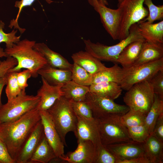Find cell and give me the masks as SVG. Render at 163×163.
<instances>
[{"instance_id": "1", "label": "cell", "mask_w": 163, "mask_h": 163, "mask_svg": "<svg viewBox=\"0 0 163 163\" xmlns=\"http://www.w3.org/2000/svg\"><path fill=\"white\" fill-rule=\"evenodd\" d=\"M41 120L36 107L14 121L0 124V139L14 161L24 142Z\"/></svg>"}, {"instance_id": "2", "label": "cell", "mask_w": 163, "mask_h": 163, "mask_svg": "<svg viewBox=\"0 0 163 163\" xmlns=\"http://www.w3.org/2000/svg\"><path fill=\"white\" fill-rule=\"evenodd\" d=\"M36 41L25 39L14 43L10 48L4 50L7 57L11 56L17 60L16 66L9 69L8 72H18L22 69L29 70L31 76L36 78L38 71L47 64L43 55L33 47Z\"/></svg>"}, {"instance_id": "3", "label": "cell", "mask_w": 163, "mask_h": 163, "mask_svg": "<svg viewBox=\"0 0 163 163\" xmlns=\"http://www.w3.org/2000/svg\"><path fill=\"white\" fill-rule=\"evenodd\" d=\"M145 40L140 34L137 23L132 25L128 36L118 43L110 46L92 42L89 39L84 40L85 51L101 61L115 63L117 57L123 49L130 43L135 41Z\"/></svg>"}, {"instance_id": "4", "label": "cell", "mask_w": 163, "mask_h": 163, "mask_svg": "<svg viewBox=\"0 0 163 163\" xmlns=\"http://www.w3.org/2000/svg\"><path fill=\"white\" fill-rule=\"evenodd\" d=\"M64 145L66 136L69 132H75L77 121L70 100L62 96L47 110Z\"/></svg>"}, {"instance_id": "5", "label": "cell", "mask_w": 163, "mask_h": 163, "mask_svg": "<svg viewBox=\"0 0 163 163\" xmlns=\"http://www.w3.org/2000/svg\"><path fill=\"white\" fill-rule=\"evenodd\" d=\"M121 116L111 114L95 119L103 145L133 141L129 136L127 128L121 121Z\"/></svg>"}, {"instance_id": "6", "label": "cell", "mask_w": 163, "mask_h": 163, "mask_svg": "<svg viewBox=\"0 0 163 163\" xmlns=\"http://www.w3.org/2000/svg\"><path fill=\"white\" fill-rule=\"evenodd\" d=\"M37 96L27 95L25 91L15 98L8 101L0 107V124L16 120L36 108L39 102Z\"/></svg>"}, {"instance_id": "7", "label": "cell", "mask_w": 163, "mask_h": 163, "mask_svg": "<svg viewBox=\"0 0 163 163\" xmlns=\"http://www.w3.org/2000/svg\"><path fill=\"white\" fill-rule=\"evenodd\" d=\"M125 94L123 101L129 110L146 115L154 101L155 94L148 81L137 83Z\"/></svg>"}, {"instance_id": "8", "label": "cell", "mask_w": 163, "mask_h": 163, "mask_svg": "<svg viewBox=\"0 0 163 163\" xmlns=\"http://www.w3.org/2000/svg\"><path fill=\"white\" fill-rule=\"evenodd\" d=\"M144 0H123L118 3L122 10L121 19L118 40L126 38L131 26L143 20L149 14V11L143 5Z\"/></svg>"}, {"instance_id": "9", "label": "cell", "mask_w": 163, "mask_h": 163, "mask_svg": "<svg viewBox=\"0 0 163 163\" xmlns=\"http://www.w3.org/2000/svg\"><path fill=\"white\" fill-rule=\"evenodd\" d=\"M123 69L124 75L120 85L123 90L127 91L136 83L148 81L158 72L163 69V58L137 66Z\"/></svg>"}, {"instance_id": "10", "label": "cell", "mask_w": 163, "mask_h": 163, "mask_svg": "<svg viewBox=\"0 0 163 163\" xmlns=\"http://www.w3.org/2000/svg\"><path fill=\"white\" fill-rule=\"evenodd\" d=\"M84 101L90 107L95 119L111 114L122 115L129 110L126 105L117 104L113 100L90 91L87 94Z\"/></svg>"}, {"instance_id": "11", "label": "cell", "mask_w": 163, "mask_h": 163, "mask_svg": "<svg viewBox=\"0 0 163 163\" xmlns=\"http://www.w3.org/2000/svg\"><path fill=\"white\" fill-rule=\"evenodd\" d=\"M40 111V110H39ZM41 121L44 136L53 150L57 158L64 162V145L57 131L47 110H40Z\"/></svg>"}, {"instance_id": "12", "label": "cell", "mask_w": 163, "mask_h": 163, "mask_svg": "<svg viewBox=\"0 0 163 163\" xmlns=\"http://www.w3.org/2000/svg\"><path fill=\"white\" fill-rule=\"evenodd\" d=\"M96 11L99 14L101 21L107 32L113 40H118L122 15L121 8L118 7L117 9H112L99 3Z\"/></svg>"}, {"instance_id": "13", "label": "cell", "mask_w": 163, "mask_h": 163, "mask_svg": "<svg viewBox=\"0 0 163 163\" xmlns=\"http://www.w3.org/2000/svg\"><path fill=\"white\" fill-rule=\"evenodd\" d=\"M44 136L41 120L37 124L20 149L15 163H29L41 140Z\"/></svg>"}, {"instance_id": "14", "label": "cell", "mask_w": 163, "mask_h": 163, "mask_svg": "<svg viewBox=\"0 0 163 163\" xmlns=\"http://www.w3.org/2000/svg\"><path fill=\"white\" fill-rule=\"evenodd\" d=\"M78 146L73 152L65 155V162L69 163H95L97 151L90 141L78 140Z\"/></svg>"}, {"instance_id": "15", "label": "cell", "mask_w": 163, "mask_h": 163, "mask_svg": "<svg viewBox=\"0 0 163 163\" xmlns=\"http://www.w3.org/2000/svg\"><path fill=\"white\" fill-rule=\"evenodd\" d=\"M76 129L74 133L79 140H89L94 145L97 151L102 145L96 121L91 120L77 116Z\"/></svg>"}, {"instance_id": "16", "label": "cell", "mask_w": 163, "mask_h": 163, "mask_svg": "<svg viewBox=\"0 0 163 163\" xmlns=\"http://www.w3.org/2000/svg\"><path fill=\"white\" fill-rule=\"evenodd\" d=\"M41 77L42 85L36 95L40 97V100L36 108L40 111L47 110L57 100L63 96L61 89L63 85H51Z\"/></svg>"}, {"instance_id": "17", "label": "cell", "mask_w": 163, "mask_h": 163, "mask_svg": "<svg viewBox=\"0 0 163 163\" xmlns=\"http://www.w3.org/2000/svg\"><path fill=\"white\" fill-rule=\"evenodd\" d=\"M104 145L118 160L144 156L142 143L133 141Z\"/></svg>"}, {"instance_id": "18", "label": "cell", "mask_w": 163, "mask_h": 163, "mask_svg": "<svg viewBox=\"0 0 163 163\" xmlns=\"http://www.w3.org/2000/svg\"><path fill=\"white\" fill-rule=\"evenodd\" d=\"M33 47L43 55L47 64L54 67L71 71L72 64L61 54L50 49L45 43H36Z\"/></svg>"}, {"instance_id": "19", "label": "cell", "mask_w": 163, "mask_h": 163, "mask_svg": "<svg viewBox=\"0 0 163 163\" xmlns=\"http://www.w3.org/2000/svg\"><path fill=\"white\" fill-rule=\"evenodd\" d=\"M139 33L145 41L163 44V21L151 23L143 20L137 23Z\"/></svg>"}, {"instance_id": "20", "label": "cell", "mask_w": 163, "mask_h": 163, "mask_svg": "<svg viewBox=\"0 0 163 163\" xmlns=\"http://www.w3.org/2000/svg\"><path fill=\"white\" fill-rule=\"evenodd\" d=\"M71 57L74 62L93 75L107 68L101 60L86 51L75 53Z\"/></svg>"}, {"instance_id": "21", "label": "cell", "mask_w": 163, "mask_h": 163, "mask_svg": "<svg viewBox=\"0 0 163 163\" xmlns=\"http://www.w3.org/2000/svg\"><path fill=\"white\" fill-rule=\"evenodd\" d=\"M37 73L52 85H63L72 80L71 71L54 67L47 64L40 69Z\"/></svg>"}, {"instance_id": "22", "label": "cell", "mask_w": 163, "mask_h": 163, "mask_svg": "<svg viewBox=\"0 0 163 163\" xmlns=\"http://www.w3.org/2000/svg\"><path fill=\"white\" fill-rule=\"evenodd\" d=\"M163 58V44L145 41L139 54L132 66L152 62Z\"/></svg>"}, {"instance_id": "23", "label": "cell", "mask_w": 163, "mask_h": 163, "mask_svg": "<svg viewBox=\"0 0 163 163\" xmlns=\"http://www.w3.org/2000/svg\"><path fill=\"white\" fill-rule=\"evenodd\" d=\"M142 144L144 156L150 163H163V142L150 134Z\"/></svg>"}, {"instance_id": "24", "label": "cell", "mask_w": 163, "mask_h": 163, "mask_svg": "<svg viewBox=\"0 0 163 163\" xmlns=\"http://www.w3.org/2000/svg\"><path fill=\"white\" fill-rule=\"evenodd\" d=\"M145 41L136 40L129 44L120 54L115 64H120L123 69L132 67L137 58Z\"/></svg>"}, {"instance_id": "25", "label": "cell", "mask_w": 163, "mask_h": 163, "mask_svg": "<svg viewBox=\"0 0 163 163\" xmlns=\"http://www.w3.org/2000/svg\"><path fill=\"white\" fill-rule=\"evenodd\" d=\"M89 88L90 92L113 100L120 95L123 90L120 84L111 82L93 84Z\"/></svg>"}, {"instance_id": "26", "label": "cell", "mask_w": 163, "mask_h": 163, "mask_svg": "<svg viewBox=\"0 0 163 163\" xmlns=\"http://www.w3.org/2000/svg\"><path fill=\"white\" fill-rule=\"evenodd\" d=\"M124 75L123 69L117 64L113 66L107 67L93 75V84L111 82L120 84Z\"/></svg>"}, {"instance_id": "27", "label": "cell", "mask_w": 163, "mask_h": 163, "mask_svg": "<svg viewBox=\"0 0 163 163\" xmlns=\"http://www.w3.org/2000/svg\"><path fill=\"white\" fill-rule=\"evenodd\" d=\"M61 89L64 97L75 101H84L87 94L89 92V86L79 85L72 80L64 84Z\"/></svg>"}, {"instance_id": "28", "label": "cell", "mask_w": 163, "mask_h": 163, "mask_svg": "<svg viewBox=\"0 0 163 163\" xmlns=\"http://www.w3.org/2000/svg\"><path fill=\"white\" fill-rule=\"evenodd\" d=\"M56 157L53 150L44 136L32 155L29 163H50Z\"/></svg>"}, {"instance_id": "29", "label": "cell", "mask_w": 163, "mask_h": 163, "mask_svg": "<svg viewBox=\"0 0 163 163\" xmlns=\"http://www.w3.org/2000/svg\"><path fill=\"white\" fill-rule=\"evenodd\" d=\"M163 113V98L155 94L153 103L147 113L145 124L149 135L152 133L155 123L160 116Z\"/></svg>"}, {"instance_id": "30", "label": "cell", "mask_w": 163, "mask_h": 163, "mask_svg": "<svg viewBox=\"0 0 163 163\" xmlns=\"http://www.w3.org/2000/svg\"><path fill=\"white\" fill-rule=\"evenodd\" d=\"M72 80L79 85L89 86L93 83V75L74 62L71 70Z\"/></svg>"}, {"instance_id": "31", "label": "cell", "mask_w": 163, "mask_h": 163, "mask_svg": "<svg viewBox=\"0 0 163 163\" xmlns=\"http://www.w3.org/2000/svg\"><path fill=\"white\" fill-rule=\"evenodd\" d=\"M146 115L139 111L129 110L121 116L120 120L127 128L145 124Z\"/></svg>"}, {"instance_id": "32", "label": "cell", "mask_w": 163, "mask_h": 163, "mask_svg": "<svg viewBox=\"0 0 163 163\" xmlns=\"http://www.w3.org/2000/svg\"><path fill=\"white\" fill-rule=\"evenodd\" d=\"M17 72H8L6 74V87L5 93L8 101L15 98L22 91L20 88L18 83Z\"/></svg>"}, {"instance_id": "33", "label": "cell", "mask_w": 163, "mask_h": 163, "mask_svg": "<svg viewBox=\"0 0 163 163\" xmlns=\"http://www.w3.org/2000/svg\"><path fill=\"white\" fill-rule=\"evenodd\" d=\"M144 4L148 8L149 14L143 21L152 23L156 21H162L163 19V5L156 6L152 0H144Z\"/></svg>"}, {"instance_id": "34", "label": "cell", "mask_w": 163, "mask_h": 163, "mask_svg": "<svg viewBox=\"0 0 163 163\" xmlns=\"http://www.w3.org/2000/svg\"><path fill=\"white\" fill-rule=\"evenodd\" d=\"M70 101L73 111L77 116L89 120H95L90 107L85 101Z\"/></svg>"}, {"instance_id": "35", "label": "cell", "mask_w": 163, "mask_h": 163, "mask_svg": "<svg viewBox=\"0 0 163 163\" xmlns=\"http://www.w3.org/2000/svg\"><path fill=\"white\" fill-rule=\"evenodd\" d=\"M129 136L133 141L142 143L149 135L148 129L145 124L127 128Z\"/></svg>"}, {"instance_id": "36", "label": "cell", "mask_w": 163, "mask_h": 163, "mask_svg": "<svg viewBox=\"0 0 163 163\" xmlns=\"http://www.w3.org/2000/svg\"><path fill=\"white\" fill-rule=\"evenodd\" d=\"M36 0H21L16 1L15 3L14 7L18 8V11L15 19H13L11 21L9 27L12 28L14 27V29H18L21 34L23 33L25 29L21 28L18 24V20L20 14L23 8L27 6H30ZM48 4H50L53 2L51 0H45Z\"/></svg>"}, {"instance_id": "37", "label": "cell", "mask_w": 163, "mask_h": 163, "mask_svg": "<svg viewBox=\"0 0 163 163\" xmlns=\"http://www.w3.org/2000/svg\"><path fill=\"white\" fill-rule=\"evenodd\" d=\"M4 23L0 20V43H5L6 44V48L11 47L14 43H16L20 41L21 35H16L17 30H13L8 33H5L3 29L5 27Z\"/></svg>"}, {"instance_id": "38", "label": "cell", "mask_w": 163, "mask_h": 163, "mask_svg": "<svg viewBox=\"0 0 163 163\" xmlns=\"http://www.w3.org/2000/svg\"><path fill=\"white\" fill-rule=\"evenodd\" d=\"M148 81L154 94L163 98V69L158 72Z\"/></svg>"}, {"instance_id": "39", "label": "cell", "mask_w": 163, "mask_h": 163, "mask_svg": "<svg viewBox=\"0 0 163 163\" xmlns=\"http://www.w3.org/2000/svg\"><path fill=\"white\" fill-rule=\"evenodd\" d=\"M118 160L104 145L97 151L95 163H117Z\"/></svg>"}, {"instance_id": "40", "label": "cell", "mask_w": 163, "mask_h": 163, "mask_svg": "<svg viewBox=\"0 0 163 163\" xmlns=\"http://www.w3.org/2000/svg\"><path fill=\"white\" fill-rule=\"evenodd\" d=\"M31 76L30 72L28 69L18 72L17 76V82L19 87L22 91H25L26 88L28 86L27 80Z\"/></svg>"}, {"instance_id": "41", "label": "cell", "mask_w": 163, "mask_h": 163, "mask_svg": "<svg viewBox=\"0 0 163 163\" xmlns=\"http://www.w3.org/2000/svg\"><path fill=\"white\" fill-rule=\"evenodd\" d=\"M17 60L14 57L8 56L0 64V77L4 76L9 69L17 65Z\"/></svg>"}, {"instance_id": "42", "label": "cell", "mask_w": 163, "mask_h": 163, "mask_svg": "<svg viewBox=\"0 0 163 163\" xmlns=\"http://www.w3.org/2000/svg\"><path fill=\"white\" fill-rule=\"evenodd\" d=\"M151 134L163 142V113L157 120Z\"/></svg>"}, {"instance_id": "43", "label": "cell", "mask_w": 163, "mask_h": 163, "mask_svg": "<svg viewBox=\"0 0 163 163\" xmlns=\"http://www.w3.org/2000/svg\"><path fill=\"white\" fill-rule=\"evenodd\" d=\"M0 163H15L10 155L6 146L0 139Z\"/></svg>"}, {"instance_id": "44", "label": "cell", "mask_w": 163, "mask_h": 163, "mask_svg": "<svg viewBox=\"0 0 163 163\" xmlns=\"http://www.w3.org/2000/svg\"><path fill=\"white\" fill-rule=\"evenodd\" d=\"M117 163H150L148 159L144 156L122 160H118Z\"/></svg>"}, {"instance_id": "45", "label": "cell", "mask_w": 163, "mask_h": 163, "mask_svg": "<svg viewBox=\"0 0 163 163\" xmlns=\"http://www.w3.org/2000/svg\"><path fill=\"white\" fill-rule=\"evenodd\" d=\"M89 4L92 6L96 11L97 9L99 3H100L106 5H108L106 0H87Z\"/></svg>"}, {"instance_id": "46", "label": "cell", "mask_w": 163, "mask_h": 163, "mask_svg": "<svg viewBox=\"0 0 163 163\" xmlns=\"http://www.w3.org/2000/svg\"><path fill=\"white\" fill-rule=\"evenodd\" d=\"M6 84V77L5 75L0 77V107L2 105L1 100V97L3 88Z\"/></svg>"}, {"instance_id": "47", "label": "cell", "mask_w": 163, "mask_h": 163, "mask_svg": "<svg viewBox=\"0 0 163 163\" xmlns=\"http://www.w3.org/2000/svg\"><path fill=\"white\" fill-rule=\"evenodd\" d=\"M3 57H7V56L3 49L0 46V58ZM0 60V64L2 62Z\"/></svg>"}, {"instance_id": "48", "label": "cell", "mask_w": 163, "mask_h": 163, "mask_svg": "<svg viewBox=\"0 0 163 163\" xmlns=\"http://www.w3.org/2000/svg\"><path fill=\"white\" fill-rule=\"evenodd\" d=\"M123 0H117L118 2V3H121Z\"/></svg>"}]
</instances>
